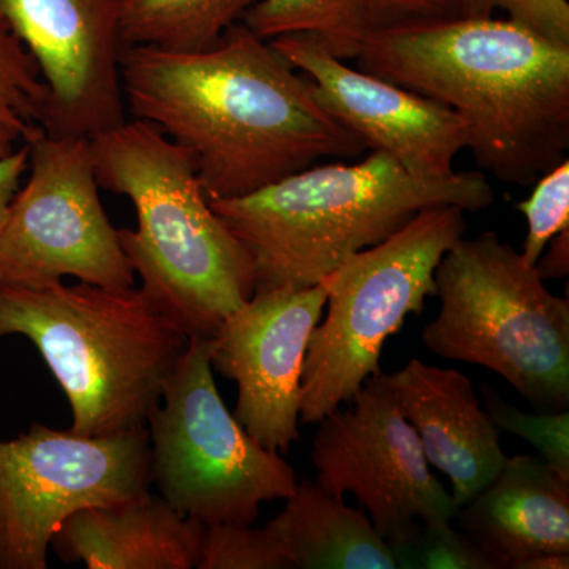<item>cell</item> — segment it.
I'll return each mask as SVG.
<instances>
[{"label": "cell", "mask_w": 569, "mask_h": 569, "mask_svg": "<svg viewBox=\"0 0 569 569\" xmlns=\"http://www.w3.org/2000/svg\"><path fill=\"white\" fill-rule=\"evenodd\" d=\"M430 353L492 370L535 408L568 410L569 301L493 231L460 238L436 271Z\"/></svg>", "instance_id": "obj_6"}, {"label": "cell", "mask_w": 569, "mask_h": 569, "mask_svg": "<svg viewBox=\"0 0 569 569\" xmlns=\"http://www.w3.org/2000/svg\"><path fill=\"white\" fill-rule=\"evenodd\" d=\"M121 9L122 0H0L47 88L44 132L91 140L126 121Z\"/></svg>", "instance_id": "obj_12"}, {"label": "cell", "mask_w": 569, "mask_h": 569, "mask_svg": "<svg viewBox=\"0 0 569 569\" xmlns=\"http://www.w3.org/2000/svg\"><path fill=\"white\" fill-rule=\"evenodd\" d=\"M318 422L312 443L317 486L331 496L353 493L380 537L395 550L419 529L448 526L458 505L430 471L417 430L400 413L378 376Z\"/></svg>", "instance_id": "obj_11"}, {"label": "cell", "mask_w": 569, "mask_h": 569, "mask_svg": "<svg viewBox=\"0 0 569 569\" xmlns=\"http://www.w3.org/2000/svg\"><path fill=\"white\" fill-rule=\"evenodd\" d=\"M32 340L69 399L71 432L146 426L190 337L140 288L0 283V340Z\"/></svg>", "instance_id": "obj_5"}, {"label": "cell", "mask_w": 569, "mask_h": 569, "mask_svg": "<svg viewBox=\"0 0 569 569\" xmlns=\"http://www.w3.org/2000/svg\"><path fill=\"white\" fill-rule=\"evenodd\" d=\"M159 496L203 526H252L261 505L287 500L296 471L236 421L217 389L211 337H190L146 421Z\"/></svg>", "instance_id": "obj_8"}, {"label": "cell", "mask_w": 569, "mask_h": 569, "mask_svg": "<svg viewBox=\"0 0 569 569\" xmlns=\"http://www.w3.org/2000/svg\"><path fill=\"white\" fill-rule=\"evenodd\" d=\"M359 67L447 104L498 181L529 187L569 148V44L498 18L451 17L372 29Z\"/></svg>", "instance_id": "obj_2"}, {"label": "cell", "mask_w": 569, "mask_h": 569, "mask_svg": "<svg viewBox=\"0 0 569 569\" xmlns=\"http://www.w3.org/2000/svg\"><path fill=\"white\" fill-rule=\"evenodd\" d=\"M569 553H549L523 561L519 569H568Z\"/></svg>", "instance_id": "obj_30"}, {"label": "cell", "mask_w": 569, "mask_h": 569, "mask_svg": "<svg viewBox=\"0 0 569 569\" xmlns=\"http://www.w3.org/2000/svg\"><path fill=\"white\" fill-rule=\"evenodd\" d=\"M316 86L318 102L367 149L388 153L408 174L426 181L456 173L455 159L467 149V123L447 104L355 70L310 36L269 41Z\"/></svg>", "instance_id": "obj_14"}, {"label": "cell", "mask_w": 569, "mask_h": 569, "mask_svg": "<svg viewBox=\"0 0 569 569\" xmlns=\"http://www.w3.org/2000/svg\"><path fill=\"white\" fill-rule=\"evenodd\" d=\"M399 568L498 569L497 565L451 523L419 527L406 545L392 550Z\"/></svg>", "instance_id": "obj_25"}, {"label": "cell", "mask_w": 569, "mask_h": 569, "mask_svg": "<svg viewBox=\"0 0 569 569\" xmlns=\"http://www.w3.org/2000/svg\"><path fill=\"white\" fill-rule=\"evenodd\" d=\"M29 176L0 236V283L43 287L74 277L130 288L134 272L99 194L91 140L37 130Z\"/></svg>", "instance_id": "obj_10"}, {"label": "cell", "mask_w": 569, "mask_h": 569, "mask_svg": "<svg viewBox=\"0 0 569 569\" xmlns=\"http://www.w3.org/2000/svg\"><path fill=\"white\" fill-rule=\"evenodd\" d=\"M241 22L266 41L313 37L340 61L358 58L372 31L367 0H258Z\"/></svg>", "instance_id": "obj_20"}, {"label": "cell", "mask_w": 569, "mask_h": 569, "mask_svg": "<svg viewBox=\"0 0 569 569\" xmlns=\"http://www.w3.org/2000/svg\"><path fill=\"white\" fill-rule=\"evenodd\" d=\"M488 413L498 429L508 430L529 441L541 459L561 478L569 479V413L568 410L523 413L505 402L496 391L482 388Z\"/></svg>", "instance_id": "obj_23"}, {"label": "cell", "mask_w": 569, "mask_h": 569, "mask_svg": "<svg viewBox=\"0 0 569 569\" xmlns=\"http://www.w3.org/2000/svg\"><path fill=\"white\" fill-rule=\"evenodd\" d=\"M492 203V187L479 171L426 181L380 151L358 163L312 164L242 197L209 200L252 257L254 293L313 287L430 206L477 212Z\"/></svg>", "instance_id": "obj_4"}, {"label": "cell", "mask_w": 569, "mask_h": 569, "mask_svg": "<svg viewBox=\"0 0 569 569\" xmlns=\"http://www.w3.org/2000/svg\"><path fill=\"white\" fill-rule=\"evenodd\" d=\"M206 526L151 492L112 507L71 515L51 548L67 563L89 569H192L201 557Z\"/></svg>", "instance_id": "obj_17"}, {"label": "cell", "mask_w": 569, "mask_h": 569, "mask_svg": "<svg viewBox=\"0 0 569 569\" xmlns=\"http://www.w3.org/2000/svg\"><path fill=\"white\" fill-rule=\"evenodd\" d=\"M97 181L129 198L137 230H118L141 293L187 337H213L254 293L252 257L213 212L193 157L151 122L91 138Z\"/></svg>", "instance_id": "obj_3"}, {"label": "cell", "mask_w": 569, "mask_h": 569, "mask_svg": "<svg viewBox=\"0 0 569 569\" xmlns=\"http://www.w3.org/2000/svg\"><path fill=\"white\" fill-rule=\"evenodd\" d=\"M529 200L518 204L529 223L522 257L535 266L548 249L550 239L569 228V162L557 164L533 183Z\"/></svg>", "instance_id": "obj_24"}, {"label": "cell", "mask_w": 569, "mask_h": 569, "mask_svg": "<svg viewBox=\"0 0 569 569\" xmlns=\"http://www.w3.org/2000/svg\"><path fill=\"white\" fill-rule=\"evenodd\" d=\"M496 11L546 39L569 44L568 0H458V17L490 18Z\"/></svg>", "instance_id": "obj_26"}, {"label": "cell", "mask_w": 569, "mask_h": 569, "mask_svg": "<svg viewBox=\"0 0 569 569\" xmlns=\"http://www.w3.org/2000/svg\"><path fill=\"white\" fill-rule=\"evenodd\" d=\"M29 170V146L22 144L9 156L0 157V236L3 233L11 203Z\"/></svg>", "instance_id": "obj_28"}, {"label": "cell", "mask_w": 569, "mask_h": 569, "mask_svg": "<svg viewBox=\"0 0 569 569\" xmlns=\"http://www.w3.org/2000/svg\"><path fill=\"white\" fill-rule=\"evenodd\" d=\"M282 512L266 529L282 545L295 568L396 569L391 546L361 507L331 496L317 482H298Z\"/></svg>", "instance_id": "obj_18"}, {"label": "cell", "mask_w": 569, "mask_h": 569, "mask_svg": "<svg viewBox=\"0 0 569 569\" xmlns=\"http://www.w3.org/2000/svg\"><path fill=\"white\" fill-rule=\"evenodd\" d=\"M378 378L417 430L427 462L451 479L459 508L497 478L508 456L500 429L482 410L470 378L455 367L443 369L418 358Z\"/></svg>", "instance_id": "obj_15"}, {"label": "cell", "mask_w": 569, "mask_h": 569, "mask_svg": "<svg viewBox=\"0 0 569 569\" xmlns=\"http://www.w3.org/2000/svg\"><path fill=\"white\" fill-rule=\"evenodd\" d=\"M148 427L86 437L33 425L0 440V569H44L52 537L80 509L151 492Z\"/></svg>", "instance_id": "obj_9"}, {"label": "cell", "mask_w": 569, "mask_h": 569, "mask_svg": "<svg viewBox=\"0 0 569 569\" xmlns=\"http://www.w3.org/2000/svg\"><path fill=\"white\" fill-rule=\"evenodd\" d=\"M372 29L458 17V0H367Z\"/></svg>", "instance_id": "obj_27"}, {"label": "cell", "mask_w": 569, "mask_h": 569, "mask_svg": "<svg viewBox=\"0 0 569 569\" xmlns=\"http://www.w3.org/2000/svg\"><path fill=\"white\" fill-rule=\"evenodd\" d=\"M548 247V252H542L535 269L545 282L549 279H563L569 274V228L553 236Z\"/></svg>", "instance_id": "obj_29"}, {"label": "cell", "mask_w": 569, "mask_h": 569, "mask_svg": "<svg viewBox=\"0 0 569 569\" xmlns=\"http://www.w3.org/2000/svg\"><path fill=\"white\" fill-rule=\"evenodd\" d=\"M326 299L321 283L257 291L211 337L212 369L238 383L236 421L271 451L301 438L302 366Z\"/></svg>", "instance_id": "obj_13"}, {"label": "cell", "mask_w": 569, "mask_h": 569, "mask_svg": "<svg viewBox=\"0 0 569 569\" xmlns=\"http://www.w3.org/2000/svg\"><path fill=\"white\" fill-rule=\"evenodd\" d=\"M44 102L47 88L39 67L0 18V123L26 141L40 129Z\"/></svg>", "instance_id": "obj_21"}, {"label": "cell", "mask_w": 569, "mask_h": 569, "mask_svg": "<svg viewBox=\"0 0 569 569\" xmlns=\"http://www.w3.org/2000/svg\"><path fill=\"white\" fill-rule=\"evenodd\" d=\"M198 569H293L268 529L220 523L204 529Z\"/></svg>", "instance_id": "obj_22"}, {"label": "cell", "mask_w": 569, "mask_h": 569, "mask_svg": "<svg viewBox=\"0 0 569 569\" xmlns=\"http://www.w3.org/2000/svg\"><path fill=\"white\" fill-rule=\"evenodd\" d=\"M258 0H122L123 47L211 50Z\"/></svg>", "instance_id": "obj_19"}, {"label": "cell", "mask_w": 569, "mask_h": 569, "mask_svg": "<svg viewBox=\"0 0 569 569\" xmlns=\"http://www.w3.org/2000/svg\"><path fill=\"white\" fill-rule=\"evenodd\" d=\"M455 519L498 569L569 553V479L542 459L508 458L497 478L462 505Z\"/></svg>", "instance_id": "obj_16"}, {"label": "cell", "mask_w": 569, "mask_h": 569, "mask_svg": "<svg viewBox=\"0 0 569 569\" xmlns=\"http://www.w3.org/2000/svg\"><path fill=\"white\" fill-rule=\"evenodd\" d=\"M463 212L455 204L422 209L387 241L351 254L321 280L326 317L307 343L302 425H318L350 406L367 380L381 373L389 337L408 316H421L427 298L437 296L438 264L466 234Z\"/></svg>", "instance_id": "obj_7"}, {"label": "cell", "mask_w": 569, "mask_h": 569, "mask_svg": "<svg viewBox=\"0 0 569 569\" xmlns=\"http://www.w3.org/2000/svg\"><path fill=\"white\" fill-rule=\"evenodd\" d=\"M21 137L10 127L2 126L0 123V157L9 156L17 149V141H20Z\"/></svg>", "instance_id": "obj_31"}, {"label": "cell", "mask_w": 569, "mask_h": 569, "mask_svg": "<svg viewBox=\"0 0 569 569\" xmlns=\"http://www.w3.org/2000/svg\"><path fill=\"white\" fill-rule=\"evenodd\" d=\"M123 100L193 157L208 200L252 193L365 142L318 102L316 86L238 22L208 51L123 47Z\"/></svg>", "instance_id": "obj_1"}]
</instances>
